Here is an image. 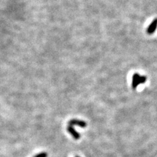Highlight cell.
I'll return each instance as SVG.
<instances>
[{"label": "cell", "mask_w": 157, "mask_h": 157, "mask_svg": "<svg viewBox=\"0 0 157 157\" xmlns=\"http://www.w3.org/2000/svg\"><path fill=\"white\" fill-rule=\"evenodd\" d=\"M147 77L145 76H141L138 74L135 73L132 77V87L133 89H135L140 84H143L147 81Z\"/></svg>", "instance_id": "6da1fadb"}, {"label": "cell", "mask_w": 157, "mask_h": 157, "mask_svg": "<svg viewBox=\"0 0 157 157\" xmlns=\"http://www.w3.org/2000/svg\"><path fill=\"white\" fill-rule=\"evenodd\" d=\"M67 130H68V132L72 135V137H74L75 139H80L81 134L75 130L74 126L69 125L67 128Z\"/></svg>", "instance_id": "277c9868"}, {"label": "cell", "mask_w": 157, "mask_h": 157, "mask_svg": "<svg viewBox=\"0 0 157 157\" xmlns=\"http://www.w3.org/2000/svg\"><path fill=\"white\" fill-rule=\"evenodd\" d=\"M75 157H79V156H75Z\"/></svg>", "instance_id": "8992f818"}, {"label": "cell", "mask_w": 157, "mask_h": 157, "mask_svg": "<svg viewBox=\"0 0 157 157\" xmlns=\"http://www.w3.org/2000/svg\"><path fill=\"white\" fill-rule=\"evenodd\" d=\"M157 28V18L154 19L152 22L150 24L147 29V33L149 35H152L154 33Z\"/></svg>", "instance_id": "3957f363"}, {"label": "cell", "mask_w": 157, "mask_h": 157, "mask_svg": "<svg viewBox=\"0 0 157 157\" xmlns=\"http://www.w3.org/2000/svg\"><path fill=\"white\" fill-rule=\"evenodd\" d=\"M68 124L70 126H78L81 128H85L87 126V122L84 120H78V119H72L68 122Z\"/></svg>", "instance_id": "7a4b0ae2"}, {"label": "cell", "mask_w": 157, "mask_h": 157, "mask_svg": "<svg viewBox=\"0 0 157 157\" xmlns=\"http://www.w3.org/2000/svg\"><path fill=\"white\" fill-rule=\"evenodd\" d=\"M47 152H41V153H39L37 155H35L34 157H47Z\"/></svg>", "instance_id": "5b68a950"}]
</instances>
